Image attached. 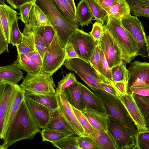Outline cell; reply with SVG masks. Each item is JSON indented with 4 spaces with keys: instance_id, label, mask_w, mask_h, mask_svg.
Here are the masks:
<instances>
[{
    "instance_id": "1",
    "label": "cell",
    "mask_w": 149,
    "mask_h": 149,
    "mask_svg": "<svg viewBox=\"0 0 149 149\" xmlns=\"http://www.w3.org/2000/svg\"><path fill=\"white\" fill-rule=\"evenodd\" d=\"M40 129L30 112L25 99L9 126L0 149H7L18 141L31 140Z\"/></svg>"
},
{
    "instance_id": "2",
    "label": "cell",
    "mask_w": 149,
    "mask_h": 149,
    "mask_svg": "<svg viewBox=\"0 0 149 149\" xmlns=\"http://www.w3.org/2000/svg\"><path fill=\"white\" fill-rule=\"evenodd\" d=\"M35 3L47 17L61 46L64 49L78 27L71 23L60 12L52 0H36Z\"/></svg>"
},
{
    "instance_id": "3",
    "label": "cell",
    "mask_w": 149,
    "mask_h": 149,
    "mask_svg": "<svg viewBox=\"0 0 149 149\" xmlns=\"http://www.w3.org/2000/svg\"><path fill=\"white\" fill-rule=\"evenodd\" d=\"M107 24L104 25L121 52L122 60L126 64L137 56L138 48L136 42L123 26L121 20L108 16Z\"/></svg>"
},
{
    "instance_id": "4",
    "label": "cell",
    "mask_w": 149,
    "mask_h": 149,
    "mask_svg": "<svg viewBox=\"0 0 149 149\" xmlns=\"http://www.w3.org/2000/svg\"><path fill=\"white\" fill-rule=\"evenodd\" d=\"M91 88L102 102L107 115L121 123L134 134L137 133L138 131L134 122L119 98L104 90Z\"/></svg>"
},
{
    "instance_id": "5",
    "label": "cell",
    "mask_w": 149,
    "mask_h": 149,
    "mask_svg": "<svg viewBox=\"0 0 149 149\" xmlns=\"http://www.w3.org/2000/svg\"><path fill=\"white\" fill-rule=\"evenodd\" d=\"M63 65L68 69L75 72L89 87L103 90L101 82L111 83L98 74L90 63L78 58L66 59Z\"/></svg>"
},
{
    "instance_id": "6",
    "label": "cell",
    "mask_w": 149,
    "mask_h": 149,
    "mask_svg": "<svg viewBox=\"0 0 149 149\" xmlns=\"http://www.w3.org/2000/svg\"><path fill=\"white\" fill-rule=\"evenodd\" d=\"M52 75L42 72L36 74L27 73L20 86L25 94H54L56 86Z\"/></svg>"
},
{
    "instance_id": "7",
    "label": "cell",
    "mask_w": 149,
    "mask_h": 149,
    "mask_svg": "<svg viewBox=\"0 0 149 149\" xmlns=\"http://www.w3.org/2000/svg\"><path fill=\"white\" fill-rule=\"evenodd\" d=\"M65 60L64 49L61 46L56 33L44 56L41 72L53 75L64 64Z\"/></svg>"
},
{
    "instance_id": "8",
    "label": "cell",
    "mask_w": 149,
    "mask_h": 149,
    "mask_svg": "<svg viewBox=\"0 0 149 149\" xmlns=\"http://www.w3.org/2000/svg\"><path fill=\"white\" fill-rule=\"evenodd\" d=\"M121 23L132 36L136 43L138 52L137 56L149 58V48L144 28L136 16L132 15L123 18Z\"/></svg>"
},
{
    "instance_id": "9",
    "label": "cell",
    "mask_w": 149,
    "mask_h": 149,
    "mask_svg": "<svg viewBox=\"0 0 149 149\" xmlns=\"http://www.w3.org/2000/svg\"><path fill=\"white\" fill-rule=\"evenodd\" d=\"M107 126L108 131L113 137L118 149H135V134L109 115L107 118Z\"/></svg>"
},
{
    "instance_id": "10",
    "label": "cell",
    "mask_w": 149,
    "mask_h": 149,
    "mask_svg": "<svg viewBox=\"0 0 149 149\" xmlns=\"http://www.w3.org/2000/svg\"><path fill=\"white\" fill-rule=\"evenodd\" d=\"M127 70V93L132 94L138 87L149 86V63L134 61Z\"/></svg>"
},
{
    "instance_id": "11",
    "label": "cell",
    "mask_w": 149,
    "mask_h": 149,
    "mask_svg": "<svg viewBox=\"0 0 149 149\" xmlns=\"http://www.w3.org/2000/svg\"><path fill=\"white\" fill-rule=\"evenodd\" d=\"M69 42L73 46L79 58L89 63L92 54L97 45L90 33L78 29Z\"/></svg>"
},
{
    "instance_id": "12",
    "label": "cell",
    "mask_w": 149,
    "mask_h": 149,
    "mask_svg": "<svg viewBox=\"0 0 149 149\" xmlns=\"http://www.w3.org/2000/svg\"><path fill=\"white\" fill-rule=\"evenodd\" d=\"M25 99L24 91L20 86L15 84L5 114L2 127L0 130L1 139H4L9 125Z\"/></svg>"
},
{
    "instance_id": "13",
    "label": "cell",
    "mask_w": 149,
    "mask_h": 149,
    "mask_svg": "<svg viewBox=\"0 0 149 149\" xmlns=\"http://www.w3.org/2000/svg\"><path fill=\"white\" fill-rule=\"evenodd\" d=\"M98 45L100 46L110 68L122 61L120 49L104 26V31Z\"/></svg>"
},
{
    "instance_id": "14",
    "label": "cell",
    "mask_w": 149,
    "mask_h": 149,
    "mask_svg": "<svg viewBox=\"0 0 149 149\" xmlns=\"http://www.w3.org/2000/svg\"><path fill=\"white\" fill-rule=\"evenodd\" d=\"M59 109L62 114L72 128L79 136H86L84 131L77 118L65 95L56 93Z\"/></svg>"
},
{
    "instance_id": "15",
    "label": "cell",
    "mask_w": 149,
    "mask_h": 149,
    "mask_svg": "<svg viewBox=\"0 0 149 149\" xmlns=\"http://www.w3.org/2000/svg\"><path fill=\"white\" fill-rule=\"evenodd\" d=\"M119 99L125 106L138 131L147 130L143 117L133 94L127 93Z\"/></svg>"
},
{
    "instance_id": "16",
    "label": "cell",
    "mask_w": 149,
    "mask_h": 149,
    "mask_svg": "<svg viewBox=\"0 0 149 149\" xmlns=\"http://www.w3.org/2000/svg\"><path fill=\"white\" fill-rule=\"evenodd\" d=\"M18 19L17 13L12 7L6 4L0 5V28L9 44L10 43V34L13 24Z\"/></svg>"
},
{
    "instance_id": "17",
    "label": "cell",
    "mask_w": 149,
    "mask_h": 149,
    "mask_svg": "<svg viewBox=\"0 0 149 149\" xmlns=\"http://www.w3.org/2000/svg\"><path fill=\"white\" fill-rule=\"evenodd\" d=\"M25 99L29 111L34 120L40 129H45L50 119L51 110L37 102Z\"/></svg>"
},
{
    "instance_id": "18",
    "label": "cell",
    "mask_w": 149,
    "mask_h": 149,
    "mask_svg": "<svg viewBox=\"0 0 149 149\" xmlns=\"http://www.w3.org/2000/svg\"><path fill=\"white\" fill-rule=\"evenodd\" d=\"M63 93L70 104L82 111L86 109L81 89V83L77 81L65 89Z\"/></svg>"
},
{
    "instance_id": "19",
    "label": "cell",
    "mask_w": 149,
    "mask_h": 149,
    "mask_svg": "<svg viewBox=\"0 0 149 149\" xmlns=\"http://www.w3.org/2000/svg\"><path fill=\"white\" fill-rule=\"evenodd\" d=\"M81 89L86 109L107 114L104 105L100 99L87 87L81 83Z\"/></svg>"
},
{
    "instance_id": "20",
    "label": "cell",
    "mask_w": 149,
    "mask_h": 149,
    "mask_svg": "<svg viewBox=\"0 0 149 149\" xmlns=\"http://www.w3.org/2000/svg\"><path fill=\"white\" fill-rule=\"evenodd\" d=\"M15 84L7 81L0 82V130L2 127L5 114Z\"/></svg>"
},
{
    "instance_id": "21",
    "label": "cell",
    "mask_w": 149,
    "mask_h": 149,
    "mask_svg": "<svg viewBox=\"0 0 149 149\" xmlns=\"http://www.w3.org/2000/svg\"><path fill=\"white\" fill-rule=\"evenodd\" d=\"M23 73L14 62L10 65L0 67V82L7 81L14 84L23 79Z\"/></svg>"
},
{
    "instance_id": "22",
    "label": "cell",
    "mask_w": 149,
    "mask_h": 149,
    "mask_svg": "<svg viewBox=\"0 0 149 149\" xmlns=\"http://www.w3.org/2000/svg\"><path fill=\"white\" fill-rule=\"evenodd\" d=\"M92 126L99 130L108 132V115L99 113L91 109H86L81 111Z\"/></svg>"
},
{
    "instance_id": "23",
    "label": "cell",
    "mask_w": 149,
    "mask_h": 149,
    "mask_svg": "<svg viewBox=\"0 0 149 149\" xmlns=\"http://www.w3.org/2000/svg\"><path fill=\"white\" fill-rule=\"evenodd\" d=\"M44 129L56 130L67 129L72 133L77 135L76 132L67 122L59 108L56 109L51 110L49 122Z\"/></svg>"
},
{
    "instance_id": "24",
    "label": "cell",
    "mask_w": 149,
    "mask_h": 149,
    "mask_svg": "<svg viewBox=\"0 0 149 149\" xmlns=\"http://www.w3.org/2000/svg\"><path fill=\"white\" fill-rule=\"evenodd\" d=\"M14 62L21 69L28 73L36 74L41 71V67L27 54L17 53V58Z\"/></svg>"
},
{
    "instance_id": "25",
    "label": "cell",
    "mask_w": 149,
    "mask_h": 149,
    "mask_svg": "<svg viewBox=\"0 0 149 149\" xmlns=\"http://www.w3.org/2000/svg\"><path fill=\"white\" fill-rule=\"evenodd\" d=\"M25 25L36 26H51L46 15L35 2L30 10L28 23Z\"/></svg>"
},
{
    "instance_id": "26",
    "label": "cell",
    "mask_w": 149,
    "mask_h": 149,
    "mask_svg": "<svg viewBox=\"0 0 149 149\" xmlns=\"http://www.w3.org/2000/svg\"><path fill=\"white\" fill-rule=\"evenodd\" d=\"M77 21L79 26H88L94 16L86 0H81L76 7Z\"/></svg>"
},
{
    "instance_id": "27",
    "label": "cell",
    "mask_w": 149,
    "mask_h": 149,
    "mask_svg": "<svg viewBox=\"0 0 149 149\" xmlns=\"http://www.w3.org/2000/svg\"><path fill=\"white\" fill-rule=\"evenodd\" d=\"M89 136L103 149H118L113 137L108 131L105 132L95 128L94 131Z\"/></svg>"
},
{
    "instance_id": "28",
    "label": "cell",
    "mask_w": 149,
    "mask_h": 149,
    "mask_svg": "<svg viewBox=\"0 0 149 149\" xmlns=\"http://www.w3.org/2000/svg\"><path fill=\"white\" fill-rule=\"evenodd\" d=\"M107 11L108 16L120 20L131 15L130 5L126 0H118Z\"/></svg>"
},
{
    "instance_id": "29",
    "label": "cell",
    "mask_w": 149,
    "mask_h": 149,
    "mask_svg": "<svg viewBox=\"0 0 149 149\" xmlns=\"http://www.w3.org/2000/svg\"><path fill=\"white\" fill-rule=\"evenodd\" d=\"M30 33L32 34L36 49L42 61L44 56L49 45L46 43L41 36L38 26H30L25 25L23 33Z\"/></svg>"
},
{
    "instance_id": "30",
    "label": "cell",
    "mask_w": 149,
    "mask_h": 149,
    "mask_svg": "<svg viewBox=\"0 0 149 149\" xmlns=\"http://www.w3.org/2000/svg\"><path fill=\"white\" fill-rule=\"evenodd\" d=\"M25 98L37 102L51 110L59 108L56 93L47 95L25 94Z\"/></svg>"
},
{
    "instance_id": "31",
    "label": "cell",
    "mask_w": 149,
    "mask_h": 149,
    "mask_svg": "<svg viewBox=\"0 0 149 149\" xmlns=\"http://www.w3.org/2000/svg\"><path fill=\"white\" fill-rule=\"evenodd\" d=\"M22 33L23 34L22 41L16 46L17 53L27 54L37 51L32 34L29 32Z\"/></svg>"
},
{
    "instance_id": "32",
    "label": "cell",
    "mask_w": 149,
    "mask_h": 149,
    "mask_svg": "<svg viewBox=\"0 0 149 149\" xmlns=\"http://www.w3.org/2000/svg\"><path fill=\"white\" fill-rule=\"evenodd\" d=\"M95 19L97 22L104 24L107 19L108 14L107 11L96 0H86Z\"/></svg>"
},
{
    "instance_id": "33",
    "label": "cell",
    "mask_w": 149,
    "mask_h": 149,
    "mask_svg": "<svg viewBox=\"0 0 149 149\" xmlns=\"http://www.w3.org/2000/svg\"><path fill=\"white\" fill-rule=\"evenodd\" d=\"M72 133L67 129L51 130L43 129L41 131L43 141H48L52 143Z\"/></svg>"
},
{
    "instance_id": "34",
    "label": "cell",
    "mask_w": 149,
    "mask_h": 149,
    "mask_svg": "<svg viewBox=\"0 0 149 149\" xmlns=\"http://www.w3.org/2000/svg\"><path fill=\"white\" fill-rule=\"evenodd\" d=\"M77 135L71 133L53 143L52 144L61 149H80L77 139Z\"/></svg>"
},
{
    "instance_id": "35",
    "label": "cell",
    "mask_w": 149,
    "mask_h": 149,
    "mask_svg": "<svg viewBox=\"0 0 149 149\" xmlns=\"http://www.w3.org/2000/svg\"><path fill=\"white\" fill-rule=\"evenodd\" d=\"M133 95L143 116L147 130H149V97Z\"/></svg>"
},
{
    "instance_id": "36",
    "label": "cell",
    "mask_w": 149,
    "mask_h": 149,
    "mask_svg": "<svg viewBox=\"0 0 149 149\" xmlns=\"http://www.w3.org/2000/svg\"><path fill=\"white\" fill-rule=\"evenodd\" d=\"M123 61L111 68L112 83L127 80L128 71Z\"/></svg>"
},
{
    "instance_id": "37",
    "label": "cell",
    "mask_w": 149,
    "mask_h": 149,
    "mask_svg": "<svg viewBox=\"0 0 149 149\" xmlns=\"http://www.w3.org/2000/svg\"><path fill=\"white\" fill-rule=\"evenodd\" d=\"M63 7L65 13V17L71 23L78 27L76 17V7L74 0H63Z\"/></svg>"
},
{
    "instance_id": "38",
    "label": "cell",
    "mask_w": 149,
    "mask_h": 149,
    "mask_svg": "<svg viewBox=\"0 0 149 149\" xmlns=\"http://www.w3.org/2000/svg\"><path fill=\"white\" fill-rule=\"evenodd\" d=\"M77 139L80 149H103L101 146L89 136L77 135Z\"/></svg>"
},
{
    "instance_id": "39",
    "label": "cell",
    "mask_w": 149,
    "mask_h": 149,
    "mask_svg": "<svg viewBox=\"0 0 149 149\" xmlns=\"http://www.w3.org/2000/svg\"><path fill=\"white\" fill-rule=\"evenodd\" d=\"M73 112L79 123L83 128L86 136H89L94 131L95 128L91 125L82 111L71 106Z\"/></svg>"
},
{
    "instance_id": "40",
    "label": "cell",
    "mask_w": 149,
    "mask_h": 149,
    "mask_svg": "<svg viewBox=\"0 0 149 149\" xmlns=\"http://www.w3.org/2000/svg\"><path fill=\"white\" fill-rule=\"evenodd\" d=\"M135 137V149H149V130L138 131Z\"/></svg>"
},
{
    "instance_id": "41",
    "label": "cell",
    "mask_w": 149,
    "mask_h": 149,
    "mask_svg": "<svg viewBox=\"0 0 149 149\" xmlns=\"http://www.w3.org/2000/svg\"><path fill=\"white\" fill-rule=\"evenodd\" d=\"M101 58L99 67L100 74L104 77L111 83L112 78L110 68L108 63L104 56L103 52L99 45Z\"/></svg>"
},
{
    "instance_id": "42",
    "label": "cell",
    "mask_w": 149,
    "mask_h": 149,
    "mask_svg": "<svg viewBox=\"0 0 149 149\" xmlns=\"http://www.w3.org/2000/svg\"><path fill=\"white\" fill-rule=\"evenodd\" d=\"M77 81L74 73H68L58 82L56 89V93H63L65 89Z\"/></svg>"
},
{
    "instance_id": "43",
    "label": "cell",
    "mask_w": 149,
    "mask_h": 149,
    "mask_svg": "<svg viewBox=\"0 0 149 149\" xmlns=\"http://www.w3.org/2000/svg\"><path fill=\"white\" fill-rule=\"evenodd\" d=\"M18 19L14 22L10 34V42L14 46H16L22 41L23 34L20 31L18 24Z\"/></svg>"
},
{
    "instance_id": "44",
    "label": "cell",
    "mask_w": 149,
    "mask_h": 149,
    "mask_svg": "<svg viewBox=\"0 0 149 149\" xmlns=\"http://www.w3.org/2000/svg\"><path fill=\"white\" fill-rule=\"evenodd\" d=\"M42 37L45 42L50 45L52 42L56 34L51 26H38Z\"/></svg>"
},
{
    "instance_id": "45",
    "label": "cell",
    "mask_w": 149,
    "mask_h": 149,
    "mask_svg": "<svg viewBox=\"0 0 149 149\" xmlns=\"http://www.w3.org/2000/svg\"><path fill=\"white\" fill-rule=\"evenodd\" d=\"M35 2L26 3L20 6L18 9L20 12L19 19L25 24L28 23L30 11Z\"/></svg>"
},
{
    "instance_id": "46",
    "label": "cell",
    "mask_w": 149,
    "mask_h": 149,
    "mask_svg": "<svg viewBox=\"0 0 149 149\" xmlns=\"http://www.w3.org/2000/svg\"><path fill=\"white\" fill-rule=\"evenodd\" d=\"M104 25L100 22H95L93 25L90 34L97 45H98L100 40L104 32Z\"/></svg>"
},
{
    "instance_id": "47",
    "label": "cell",
    "mask_w": 149,
    "mask_h": 149,
    "mask_svg": "<svg viewBox=\"0 0 149 149\" xmlns=\"http://www.w3.org/2000/svg\"><path fill=\"white\" fill-rule=\"evenodd\" d=\"M100 58L101 56L99 46V45H97L92 54L89 63L91 66L99 74H100L99 67Z\"/></svg>"
},
{
    "instance_id": "48",
    "label": "cell",
    "mask_w": 149,
    "mask_h": 149,
    "mask_svg": "<svg viewBox=\"0 0 149 149\" xmlns=\"http://www.w3.org/2000/svg\"><path fill=\"white\" fill-rule=\"evenodd\" d=\"M131 13L136 16L149 18V7L136 4L130 5Z\"/></svg>"
},
{
    "instance_id": "49",
    "label": "cell",
    "mask_w": 149,
    "mask_h": 149,
    "mask_svg": "<svg viewBox=\"0 0 149 149\" xmlns=\"http://www.w3.org/2000/svg\"><path fill=\"white\" fill-rule=\"evenodd\" d=\"M127 81L112 83V85L118 94L119 98L127 93Z\"/></svg>"
},
{
    "instance_id": "50",
    "label": "cell",
    "mask_w": 149,
    "mask_h": 149,
    "mask_svg": "<svg viewBox=\"0 0 149 149\" xmlns=\"http://www.w3.org/2000/svg\"><path fill=\"white\" fill-rule=\"evenodd\" d=\"M66 59L78 58L79 56L73 46L69 42L64 48Z\"/></svg>"
},
{
    "instance_id": "51",
    "label": "cell",
    "mask_w": 149,
    "mask_h": 149,
    "mask_svg": "<svg viewBox=\"0 0 149 149\" xmlns=\"http://www.w3.org/2000/svg\"><path fill=\"white\" fill-rule=\"evenodd\" d=\"M9 44L2 30L0 28V54L5 52H9L8 49Z\"/></svg>"
},
{
    "instance_id": "52",
    "label": "cell",
    "mask_w": 149,
    "mask_h": 149,
    "mask_svg": "<svg viewBox=\"0 0 149 149\" xmlns=\"http://www.w3.org/2000/svg\"><path fill=\"white\" fill-rule=\"evenodd\" d=\"M103 90L119 98L118 94L114 86L111 84L101 82Z\"/></svg>"
},
{
    "instance_id": "53",
    "label": "cell",
    "mask_w": 149,
    "mask_h": 149,
    "mask_svg": "<svg viewBox=\"0 0 149 149\" xmlns=\"http://www.w3.org/2000/svg\"><path fill=\"white\" fill-rule=\"evenodd\" d=\"M132 94L149 97V86H143L136 88Z\"/></svg>"
},
{
    "instance_id": "54",
    "label": "cell",
    "mask_w": 149,
    "mask_h": 149,
    "mask_svg": "<svg viewBox=\"0 0 149 149\" xmlns=\"http://www.w3.org/2000/svg\"><path fill=\"white\" fill-rule=\"evenodd\" d=\"M102 7L107 11L115 4L118 0H96Z\"/></svg>"
},
{
    "instance_id": "55",
    "label": "cell",
    "mask_w": 149,
    "mask_h": 149,
    "mask_svg": "<svg viewBox=\"0 0 149 149\" xmlns=\"http://www.w3.org/2000/svg\"><path fill=\"white\" fill-rule=\"evenodd\" d=\"M28 54L32 58L42 67V59L37 51H35Z\"/></svg>"
},
{
    "instance_id": "56",
    "label": "cell",
    "mask_w": 149,
    "mask_h": 149,
    "mask_svg": "<svg viewBox=\"0 0 149 149\" xmlns=\"http://www.w3.org/2000/svg\"><path fill=\"white\" fill-rule=\"evenodd\" d=\"M8 3L13 8L18 9L20 6L25 3L22 0H6Z\"/></svg>"
},
{
    "instance_id": "57",
    "label": "cell",
    "mask_w": 149,
    "mask_h": 149,
    "mask_svg": "<svg viewBox=\"0 0 149 149\" xmlns=\"http://www.w3.org/2000/svg\"><path fill=\"white\" fill-rule=\"evenodd\" d=\"M134 4L149 7V0H144L139 1Z\"/></svg>"
},
{
    "instance_id": "58",
    "label": "cell",
    "mask_w": 149,
    "mask_h": 149,
    "mask_svg": "<svg viewBox=\"0 0 149 149\" xmlns=\"http://www.w3.org/2000/svg\"><path fill=\"white\" fill-rule=\"evenodd\" d=\"M129 3L130 5H133L136 4L137 2L141 1L144 0H126Z\"/></svg>"
},
{
    "instance_id": "59",
    "label": "cell",
    "mask_w": 149,
    "mask_h": 149,
    "mask_svg": "<svg viewBox=\"0 0 149 149\" xmlns=\"http://www.w3.org/2000/svg\"><path fill=\"white\" fill-rule=\"evenodd\" d=\"M25 3L31 2H35L36 0H22Z\"/></svg>"
},
{
    "instance_id": "60",
    "label": "cell",
    "mask_w": 149,
    "mask_h": 149,
    "mask_svg": "<svg viewBox=\"0 0 149 149\" xmlns=\"http://www.w3.org/2000/svg\"><path fill=\"white\" fill-rule=\"evenodd\" d=\"M6 0H0V5L5 4Z\"/></svg>"
},
{
    "instance_id": "61",
    "label": "cell",
    "mask_w": 149,
    "mask_h": 149,
    "mask_svg": "<svg viewBox=\"0 0 149 149\" xmlns=\"http://www.w3.org/2000/svg\"><path fill=\"white\" fill-rule=\"evenodd\" d=\"M146 38L147 41V42L149 48V36H146Z\"/></svg>"
}]
</instances>
